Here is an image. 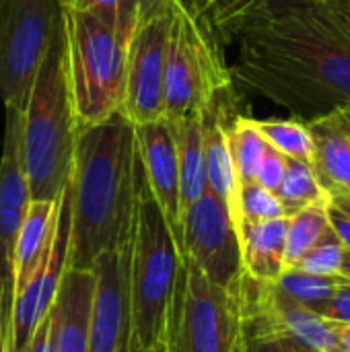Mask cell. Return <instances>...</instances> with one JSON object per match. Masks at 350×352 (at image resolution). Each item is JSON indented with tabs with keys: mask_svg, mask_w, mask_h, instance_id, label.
<instances>
[{
	"mask_svg": "<svg viewBox=\"0 0 350 352\" xmlns=\"http://www.w3.org/2000/svg\"><path fill=\"white\" fill-rule=\"evenodd\" d=\"M169 39V0L142 6L126 56V87L122 113L134 124L165 118L163 80Z\"/></svg>",
	"mask_w": 350,
	"mask_h": 352,
	"instance_id": "cell-9",
	"label": "cell"
},
{
	"mask_svg": "<svg viewBox=\"0 0 350 352\" xmlns=\"http://www.w3.org/2000/svg\"><path fill=\"white\" fill-rule=\"evenodd\" d=\"M223 45L235 41L250 25L291 0H198Z\"/></svg>",
	"mask_w": 350,
	"mask_h": 352,
	"instance_id": "cell-22",
	"label": "cell"
},
{
	"mask_svg": "<svg viewBox=\"0 0 350 352\" xmlns=\"http://www.w3.org/2000/svg\"><path fill=\"white\" fill-rule=\"evenodd\" d=\"M330 322V320H328ZM334 338H336V351L334 352H350V326L340 322H330Z\"/></svg>",
	"mask_w": 350,
	"mask_h": 352,
	"instance_id": "cell-37",
	"label": "cell"
},
{
	"mask_svg": "<svg viewBox=\"0 0 350 352\" xmlns=\"http://www.w3.org/2000/svg\"><path fill=\"white\" fill-rule=\"evenodd\" d=\"M233 91L229 66L215 27L198 0H169V39L163 80L165 120L202 113Z\"/></svg>",
	"mask_w": 350,
	"mask_h": 352,
	"instance_id": "cell-5",
	"label": "cell"
},
{
	"mask_svg": "<svg viewBox=\"0 0 350 352\" xmlns=\"http://www.w3.org/2000/svg\"><path fill=\"white\" fill-rule=\"evenodd\" d=\"M93 287V270L66 268L50 309V352H87Z\"/></svg>",
	"mask_w": 350,
	"mask_h": 352,
	"instance_id": "cell-17",
	"label": "cell"
},
{
	"mask_svg": "<svg viewBox=\"0 0 350 352\" xmlns=\"http://www.w3.org/2000/svg\"><path fill=\"white\" fill-rule=\"evenodd\" d=\"M0 155V291L12 297V252L29 208V184L23 157V109L4 105Z\"/></svg>",
	"mask_w": 350,
	"mask_h": 352,
	"instance_id": "cell-14",
	"label": "cell"
},
{
	"mask_svg": "<svg viewBox=\"0 0 350 352\" xmlns=\"http://www.w3.org/2000/svg\"><path fill=\"white\" fill-rule=\"evenodd\" d=\"M60 21V0H0V99L27 107L35 74Z\"/></svg>",
	"mask_w": 350,
	"mask_h": 352,
	"instance_id": "cell-8",
	"label": "cell"
},
{
	"mask_svg": "<svg viewBox=\"0 0 350 352\" xmlns=\"http://www.w3.org/2000/svg\"><path fill=\"white\" fill-rule=\"evenodd\" d=\"M68 252H70V204H68V192L64 186L60 200H58L56 227H54V239H52L50 252L43 264L39 266V270L27 283V287L12 297L10 352H23L29 338L33 336L35 328L50 314L56 301L62 276L68 268Z\"/></svg>",
	"mask_w": 350,
	"mask_h": 352,
	"instance_id": "cell-13",
	"label": "cell"
},
{
	"mask_svg": "<svg viewBox=\"0 0 350 352\" xmlns=\"http://www.w3.org/2000/svg\"><path fill=\"white\" fill-rule=\"evenodd\" d=\"M340 276L350 280V252H347L344 256V264H342V270H340Z\"/></svg>",
	"mask_w": 350,
	"mask_h": 352,
	"instance_id": "cell-39",
	"label": "cell"
},
{
	"mask_svg": "<svg viewBox=\"0 0 350 352\" xmlns=\"http://www.w3.org/2000/svg\"><path fill=\"white\" fill-rule=\"evenodd\" d=\"M10 305L12 297L0 291V352H10Z\"/></svg>",
	"mask_w": 350,
	"mask_h": 352,
	"instance_id": "cell-35",
	"label": "cell"
},
{
	"mask_svg": "<svg viewBox=\"0 0 350 352\" xmlns=\"http://www.w3.org/2000/svg\"><path fill=\"white\" fill-rule=\"evenodd\" d=\"M235 297L241 316V336L293 338L316 352L336 351V338L328 320L285 295L276 283H264L241 274Z\"/></svg>",
	"mask_w": 350,
	"mask_h": 352,
	"instance_id": "cell-10",
	"label": "cell"
},
{
	"mask_svg": "<svg viewBox=\"0 0 350 352\" xmlns=\"http://www.w3.org/2000/svg\"><path fill=\"white\" fill-rule=\"evenodd\" d=\"M274 194L278 196L281 204L285 206L287 217L305 206L330 200V194L320 184V179L314 171V165L293 161V159H287L285 177Z\"/></svg>",
	"mask_w": 350,
	"mask_h": 352,
	"instance_id": "cell-25",
	"label": "cell"
},
{
	"mask_svg": "<svg viewBox=\"0 0 350 352\" xmlns=\"http://www.w3.org/2000/svg\"><path fill=\"white\" fill-rule=\"evenodd\" d=\"M318 316H322L324 320L330 322H340V324H349L350 326V280L342 278L336 287V291L332 293V297L316 309Z\"/></svg>",
	"mask_w": 350,
	"mask_h": 352,
	"instance_id": "cell-32",
	"label": "cell"
},
{
	"mask_svg": "<svg viewBox=\"0 0 350 352\" xmlns=\"http://www.w3.org/2000/svg\"><path fill=\"white\" fill-rule=\"evenodd\" d=\"M235 41L233 87L301 122L350 107V0H291Z\"/></svg>",
	"mask_w": 350,
	"mask_h": 352,
	"instance_id": "cell-1",
	"label": "cell"
},
{
	"mask_svg": "<svg viewBox=\"0 0 350 352\" xmlns=\"http://www.w3.org/2000/svg\"><path fill=\"white\" fill-rule=\"evenodd\" d=\"M328 202L305 206L287 217V243H285V270L293 268L311 248L332 233L328 219Z\"/></svg>",
	"mask_w": 350,
	"mask_h": 352,
	"instance_id": "cell-23",
	"label": "cell"
},
{
	"mask_svg": "<svg viewBox=\"0 0 350 352\" xmlns=\"http://www.w3.org/2000/svg\"><path fill=\"white\" fill-rule=\"evenodd\" d=\"M60 19L70 97L76 126L83 130L122 111L126 56L134 29L64 6Z\"/></svg>",
	"mask_w": 350,
	"mask_h": 352,
	"instance_id": "cell-4",
	"label": "cell"
},
{
	"mask_svg": "<svg viewBox=\"0 0 350 352\" xmlns=\"http://www.w3.org/2000/svg\"><path fill=\"white\" fill-rule=\"evenodd\" d=\"M285 169H287V157L281 155L278 151H274L272 146H268L260 161V167L256 173V184L270 192H276L285 177Z\"/></svg>",
	"mask_w": 350,
	"mask_h": 352,
	"instance_id": "cell-31",
	"label": "cell"
},
{
	"mask_svg": "<svg viewBox=\"0 0 350 352\" xmlns=\"http://www.w3.org/2000/svg\"><path fill=\"white\" fill-rule=\"evenodd\" d=\"M258 132L268 146L285 155L287 159L314 163V138L305 122L291 120H254Z\"/></svg>",
	"mask_w": 350,
	"mask_h": 352,
	"instance_id": "cell-26",
	"label": "cell"
},
{
	"mask_svg": "<svg viewBox=\"0 0 350 352\" xmlns=\"http://www.w3.org/2000/svg\"><path fill=\"white\" fill-rule=\"evenodd\" d=\"M179 252L221 289L235 291L241 274L239 235L227 206L206 192L182 212Z\"/></svg>",
	"mask_w": 350,
	"mask_h": 352,
	"instance_id": "cell-11",
	"label": "cell"
},
{
	"mask_svg": "<svg viewBox=\"0 0 350 352\" xmlns=\"http://www.w3.org/2000/svg\"><path fill=\"white\" fill-rule=\"evenodd\" d=\"M241 316L235 291L210 283L182 256L163 336L165 352H239Z\"/></svg>",
	"mask_w": 350,
	"mask_h": 352,
	"instance_id": "cell-7",
	"label": "cell"
},
{
	"mask_svg": "<svg viewBox=\"0 0 350 352\" xmlns=\"http://www.w3.org/2000/svg\"><path fill=\"white\" fill-rule=\"evenodd\" d=\"M177 146L179 165V198L182 212L194 200L208 192L206 186V153H204V124L202 113L186 116L171 122Z\"/></svg>",
	"mask_w": 350,
	"mask_h": 352,
	"instance_id": "cell-21",
	"label": "cell"
},
{
	"mask_svg": "<svg viewBox=\"0 0 350 352\" xmlns=\"http://www.w3.org/2000/svg\"><path fill=\"white\" fill-rule=\"evenodd\" d=\"M314 138V171L330 196H350V107L305 122Z\"/></svg>",
	"mask_w": 350,
	"mask_h": 352,
	"instance_id": "cell-18",
	"label": "cell"
},
{
	"mask_svg": "<svg viewBox=\"0 0 350 352\" xmlns=\"http://www.w3.org/2000/svg\"><path fill=\"white\" fill-rule=\"evenodd\" d=\"M149 352H165V349H163V344H159V346H155L153 351H149Z\"/></svg>",
	"mask_w": 350,
	"mask_h": 352,
	"instance_id": "cell-40",
	"label": "cell"
},
{
	"mask_svg": "<svg viewBox=\"0 0 350 352\" xmlns=\"http://www.w3.org/2000/svg\"><path fill=\"white\" fill-rule=\"evenodd\" d=\"M136 148L140 159V169L144 182L165 214L175 239H179L182 229V198H179V165L175 134L169 120L161 118L157 122L134 126Z\"/></svg>",
	"mask_w": 350,
	"mask_h": 352,
	"instance_id": "cell-15",
	"label": "cell"
},
{
	"mask_svg": "<svg viewBox=\"0 0 350 352\" xmlns=\"http://www.w3.org/2000/svg\"><path fill=\"white\" fill-rule=\"evenodd\" d=\"M340 280L342 276H316L299 270H285L276 280V285L293 301L316 311L332 297Z\"/></svg>",
	"mask_w": 350,
	"mask_h": 352,
	"instance_id": "cell-27",
	"label": "cell"
},
{
	"mask_svg": "<svg viewBox=\"0 0 350 352\" xmlns=\"http://www.w3.org/2000/svg\"><path fill=\"white\" fill-rule=\"evenodd\" d=\"M153 0H60V6L64 8H74V10H85L99 14L103 19H109L122 27H136L138 12L142 6L151 4Z\"/></svg>",
	"mask_w": 350,
	"mask_h": 352,
	"instance_id": "cell-30",
	"label": "cell"
},
{
	"mask_svg": "<svg viewBox=\"0 0 350 352\" xmlns=\"http://www.w3.org/2000/svg\"><path fill=\"white\" fill-rule=\"evenodd\" d=\"M78 126L68 87L62 19L23 111V157L33 202H56L70 177Z\"/></svg>",
	"mask_w": 350,
	"mask_h": 352,
	"instance_id": "cell-3",
	"label": "cell"
},
{
	"mask_svg": "<svg viewBox=\"0 0 350 352\" xmlns=\"http://www.w3.org/2000/svg\"><path fill=\"white\" fill-rule=\"evenodd\" d=\"M179 264V243L142 175L130 250L132 352L163 344Z\"/></svg>",
	"mask_w": 350,
	"mask_h": 352,
	"instance_id": "cell-6",
	"label": "cell"
},
{
	"mask_svg": "<svg viewBox=\"0 0 350 352\" xmlns=\"http://www.w3.org/2000/svg\"><path fill=\"white\" fill-rule=\"evenodd\" d=\"M344 256H347L344 245L334 237V233H330L289 270H299L316 276H340Z\"/></svg>",
	"mask_w": 350,
	"mask_h": 352,
	"instance_id": "cell-29",
	"label": "cell"
},
{
	"mask_svg": "<svg viewBox=\"0 0 350 352\" xmlns=\"http://www.w3.org/2000/svg\"><path fill=\"white\" fill-rule=\"evenodd\" d=\"M328 219H330V227H332L334 237L344 245L347 252H350V217L347 212H342L340 208H336V206L330 202Z\"/></svg>",
	"mask_w": 350,
	"mask_h": 352,
	"instance_id": "cell-34",
	"label": "cell"
},
{
	"mask_svg": "<svg viewBox=\"0 0 350 352\" xmlns=\"http://www.w3.org/2000/svg\"><path fill=\"white\" fill-rule=\"evenodd\" d=\"M58 200L29 202L12 252V297L27 287V283L39 270L50 252L56 227Z\"/></svg>",
	"mask_w": 350,
	"mask_h": 352,
	"instance_id": "cell-19",
	"label": "cell"
},
{
	"mask_svg": "<svg viewBox=\"0 0 350 352\" xmlns=\"http://www.w3.org/2000/svg\"><path fill=\"white\" fill-rule=\"evenodd\" d=\"M50 328H52V320L50 314L43 318V322L35 328L33 336L29 338L27 346L23 352H50Z\"/></svg>",
	"mask_w": 350,
	"mask_h": 352,
	"instance_id": "cell-36",
	"label": "cell"
},
{
	"mask_svg": "<svg viewBox=\"0 0 350 352\" xmlns=\"http://www.w3.org/2000/svg\"><path fill=\"white\" fill-rule=\"evenodd\" d=\"M142 169L134 124L120 111L78 130L70 177V270H91L99 256L132 243Z\"/></svg>",
	"mask_w": 350,
	"mask_h": 352,
	"instance_id": "cell-2",
	"label": "cell"
},
{
	"mask_svg": "<svg viewBox=\"0 0 350 352\" xmlns=\"http://www.w3.org/2000/svg\"><path fill=\"white\" fill-rule=\"evenodd\" d=\"M330 202L340 208L342 212H347L350 217V196H342V194H336V196H330Z\"/></svg>",
	"mask_w": 350,
	"mask_h": 352,
	"instance_id": "cell-38",
	"label": "cell"
},
{
	"mask_svg": "<svg viewBox=\"0 0 350 352\" xmlns=\"http://www.w3.org/2000/svg\"><path fill=\"white\" fill-rule=\"evenodd\" d=\"M130 250L132 243L107 252L99 256L91 268L95 287L89 314L87 352H132Z\"/></svg>",
	"mask_w": 350,
	"mask_h": 352,
	"instance_id": "cell-12",
	"label": "cell"
},
{
	"mask_svg": "<svg viewBox=\"0 0 350 352\" xmlns=\"http://www.w3.org/2000/svg\"><path fill=\"white\" fill-rule=\"evenodd\" d=\"M283 217H287V210L274 192L258 184H248L239 190V227L243 223H262Z\"/></svg>",
	"mask_w": 350,
	"mask_h": 352,
	"instance_id": "cell-28",
	"label": "cell"
},
{
	"mask_svg": "<svg viewBox=\"0 0 350 352\" xmlns=\"http://www.w3.org/2000/svg\"><path fill=\"white\" fill-rule=\"evenodd\" d=\"M227 132H229V146H231L235 177L241 190L248 184H256V173H258L260 161L268 144L258 132L254 118H248V116H239V113L233 116L229 120Z\"/></svg>",
	"mask_w": 350,
	"mask_h": 352,
	"instance_id": "cell-24",
	"label": "cell"
},
{
	"mask_svg": "<svg viewBox=\"0 0 350 352\" xmlns=\"http://www.w3.org/2000/svg\"><path fill=\"white\" fill-rule=\"evenodd\" d=\"M231 91L215 99L202 111L204 124V153H206V186L212 196H217L229 210L235 229L239 227V186L235 177V167L229 146V113Z\"/></svg>",
	"mask_w": 350,
	"mask_h": 352,
	"instance_id": "cell-16",
	"label": "cell"
},
{
	"mask_svg": "<svg viewBox=\"0 0 350 352\" xmlns=\"http://www.w3.org/2000/svg\"><path fill=\"white\" fill-rule=\"evenodd\" d=\"M239 352H316L314 349L293 340V338H272V336H262V338H248L241 336V346Z\"/></svg>",
	"mask_w": 350,
	"mask_h": 352,
	"instance_id": "cell-33",
	"label": "cell"
},
{
	"mask_svg": "<svg viewBox=\"0 0 350 352\" xmlns=\"http://www.w3.org/2000/svg\"><path fill=\"white\" fill-rule=\"evenodd\" d=\"M237 235L243 272L256 280L276 283L285 272L287 217L262 223H243Z\"/></svg>",
	"mask_w": 350,
	"mask_h": 352,
	"instance_id": "cell-20",
	"label": "cell"
}]
</instances>
